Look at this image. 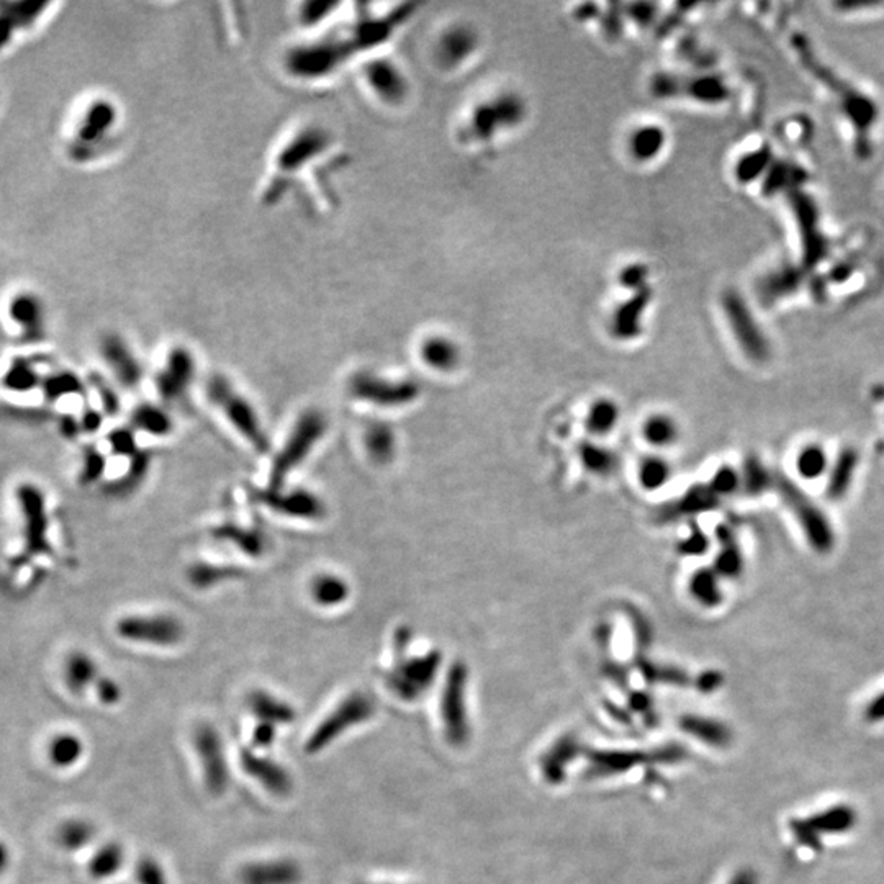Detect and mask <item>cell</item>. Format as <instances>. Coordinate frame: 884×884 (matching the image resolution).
Here are the masks:
<instances>
[{
    "mask_svg": "<svg viewBox=\"0 0 884 884\" xmlns=\"http://www.w3.org/2000/svg\"><path fill=\"white\" fill-rule=\"evenodd\" d=\"M52 4H33V2H15L4 4V46L15 42L19 35L30 33L36 28L38 21L46 15V11L52 9Z\"/></svg>",
    "mask_w": 884,
    "mask_h": 884,
    "instance_id": "18",
    "label": "cell"
},
{
    "mask_svg": "<svg viewBox=\"0 0 884 884\" xmlns=\"http://www.w3.org/2000/svg\"><path fill=\"white\" fill-rule=\"evenodd\" d=\"M364 448L377 464L384 466L395 458L396 437L392 427L384 423H372L365 429Z\"/></svg>",
    "mask_w": 884,
    "mask_h": 884,
    "instance_id": "25",
    "label": "cell"
},
{
    "mask_svg": "<svg viewBox=\"0 0 884 884\" xmlns=\"http://www.w3.org/2000/svg\"><path fill=\"white\" fill-rule=\"evenodd\" d=\"M108 444L118 456H135L138 452L136 444L135 429L133 427H118L114 429L108 436Z\"/></svg>",
    "mask_w": 884,
    "mask_h": 884,
    "instance_id": "43",
    "label": "cell"
},
{
    "mask_svg": "<svg viewBox=\"0 0 884 884\" xmlns=\"http://www.w3.org/2000/svg\"><path fill=\"white\" fill-rule=\"evenodd\" d=\"M308 594L318 608L334 609L349 600L351 586L336 573H316L308 585Z\"/></svg>",
    "mask_w": 884,
    "mask_h": 884,
    "instance_id": "20",
    "label": "cell"
},
{
    "mask_svg": "<svg viewBox=\"0 0 884 884\" xmlns=\"http://www.w3.org/2000/svg\"><path fill=\"white\" fill-rule=\"evenodd\" d=\"M642 434L645 441L654 448H668L675 442L680 433L673 418L654 415L645 421Z\"/></svg>",
    "mask_w": 884,
    "mask_h": 884,
    "instance_id": "33",
    "label": "cell"
},
{
    "mask_svg": "<svg viewBox=\"0 0 884 884\" xmlns=\"http://www.w3.org/2000/svg\"><path fill=\"white\" fill-rule=\"evenodd\" d=\"M364 79L369 87L374 91V94L386 100L392 99L395 100L396 97L402 94L400 85L403 83L395 68H392V64L384 61L367 64V68H364Z\"/></svg>",
    "mask_w": 884,
    "mask_h": 884,
    "instance_id": "24",
    "label": "cell"
},
{
    "mask_svg": "<svg viewBox=\"0 0 884 884\" xmlns=\"http://www.w3.org/2000/svg\"><path fill=\"white\" fill-rule=\"evenodd\" d=\"M302 866L291 858L251 862L240 872L241 884H302Z\"/></svg>",
    "mask_w": 884,
    "mask_h": 884,
    "instance_id": "15",
    "label": "cell"
},
{
    "mask_svg": "<svg viewBox=\"0 0 884 884\" xmlns=\"http://www.w3.org/2000/svg\"><path fill=\"white\" fill-rule=\"evenodd\" d=\"M246 705L251 714L258 719V722H266L272 726H289L297 719V711L285 699L275 697L267 689H252Z\"/></svg>",
    "mask_w": 884,
    "mask_h": 884,
    "instance_id": "16",
    "label": "cell"
},
{
    "mask_svg": "<svg viewBox=\"0 0 884 884\" xmlns=\"http://www.w3.org/2000/svg\"><path fill=\"white\" fill-rule=\"evenodd\" d=\"M151 460L153 456L147 450H138L131 458V467L128 470V474L114 485L115 493H130L131 490L136 489L145 480Z\"/></svg>",
    "mask_w": 884,
    "mask_h": 884,
    "instance_id": "39",
    "label": "cell"
},
{
    "mask_svg": "<svg viewBox=\"0 0 884 884\" xmlns=\"http://www.w3.org/2000/svg\"><path fill=\"white\" fill-rule=\"evenodd\" d=\"M240 763L241 769L248 776L258 781L264 790L274 796L285 798L293 790L291 771L277 760L271 759L267 755H259L256 750L246 747L241 750Z\"/></svg>",
    "mask_w": 884,
    "mask_h": 884,
    "instance_id": "13",
    "label": "cell"
},
{
    "mask_svg": "<svg viewBox=\"0 0 884 884\" xmlns=\"http://www.w3.org/2000/svg\"><path fill=\"white\" fill-rule=\"evenodd\" d=\"M130 423L135 431H141L149 436L166 437L172 433V418L163 406L143 403L136 406L130 417Z\"/></svg>",
    "mask_w": 884,
    "mask_h": 884,
    "instance_id": "22",
    "label": "cell"
},
{
    "mask_svg": "<svg viewBox=\"0 0 884 884\" xmlns=\"http://www.w3.org/2000/svg\"><path fill=\"white\" fill-rule=\"evenodd\" d=\"M60 431L63 436L68 437V439H73V437L79 436L81 431H83V425H81V419H76L74 417H64L60 423Z\"/></svg>",
    "mask_w": 884,
    "mask_h": 884,
    "instance_id": "51",
    "label": "cell"
},
{
    "mask_svg": "<svg viewBox=\"0 0 884 884\" xmlns=\"http://www.w3.org/2000/svg\"><path fill=\"white\" fill-rule=\"evenodd\" d=\"M115 634L130 644L169 649L182 642L186 629L172 614H128L116 621Z\"/></svg>",
    "mask_w": 884,
    "mask_h": 884,
    "instance_id": "4",
    "label": "cell"
},
{
    "mask_svg": "<svg viewBox=\"0 0 884 884\" xmlns=\"http://www.w3.org/2000/svg\"><path fill=\"white\" fill-rule=\"evenodd\" d=\"M240 570L228 565L200 562L188 570V580L195 588H209L238 578Z\"/></svg>",
    "mask_w": 884,
    "mask_h": 884,
    "instance_id": "32",
    "label": "cell"
},
{
    "mask_svg": "<svg viewBox=\"0 0 884 884\" xmlns=\"http://www.w3.org/2000/svg\"><path fill=\"white\" fill-rule=\"evenodd\" d=\"M580 458L585 468L598 477L613 475L619 466V458L611 449L601 448L592 442L582 444Z\"/></svg>",
    "mask_w": 884,
    "mask_h": 884,
    "instance_id": "31",
    "label": "cell"
},
{
    "mask_svg": "<svg viewBox=\"0 0 884 884\" xmlns=\"http://www.w3.org/2000/svg\"><path fill=\"white\" fill-rule=\"evenodd\" d=\"M421 357L431 369L439 372H449L456 369V365L458 364V346L450 339L434 336L423 344Z\"/></svg>",
    "mask_w": 884,
    "mask_h": 884,
    "instance_id": "26",
    "label": "cell"
},
{
    "mask_svg": "<svg viewBox=\"0 0 884 884\" xmlns=\"http://www.w3.org/2000/svg\"><path fill=\"white\" fill-rule=\"evenodd\" d=\"M689 593L703 606H718L722 600L718 575L711 570H699L693 573L689 580Z\"/></svg>",
    "mask_w": 884,
    "mask_h": 884,
    "instance_id": "35",
    "label": "cell"
},
{
    "mask_svg": "<svg viewBox=\"0 0 884 884\" xmlns=\"http://www.w3.org/2000/svg\"><path fill=\"white\" fill-rule=\"evenodd\" d=\"M829 467L827 452L819 444H809L796 458V470L802 479L816 480Z\"/></svg>",
    "mask_w": 884,
    "mask_h": 884,
    "instance_id": "36",
    "label": "cell"
},
{
    "mask_svg": "<svg viewBox=\"0 0 884 884\" xmlns=\"http://www.w3.org/2000/svg\"><path fill=\"white\" fill-rule=\"evenodd\" d=\"M95 833L97 831H95L94 824H91L85 819L74 817V819H68L60 825L58 832H56V839L64 850L76 852V850H83L84 847H87L89 843L92 842L95 839Z\"/></svg>",
    "mask_w": 884,
    "mask_h": 884,
    "instance_id": "29",
    "label": "cell"
},
{
    "mask_svg": "<svg viewBox=\"0 0 884 884\" xmlns=\"http://www.w3.org/2000/svg\"><path fill=\"white\" fill-rule=\"evenodd\" d=\"M100 355L116 382L126 388H135L143 378V367L130 344L123 338L110 334L100 343Z\"/></svg>",
    "mask_w": 884,
    "mask_h": 884,
    "instance_id": "14",
    "label": "cell"
},
{
    "mask_svg": "<svg viewBox=\"0 0 884 884\" xmlns=\"http://www.w3.org/2000/svg\"><path fill=\"white\" fill-rule=\"evenodd\" d=\"M374 706L370 699L362 693H353L343 699L333 713H330L326 718L313 730L312 736L305 744L307 753H318L326 749L330 744L339 736H343L347 729L357 726L364 722L372 716Z\"/></svg>",
    "mask_w": 884,
    "mask_h": 884,
    "instance_id": "6",
    "label": "cell"
},
{
    "mask_svg": "<svg viewBox=\"0 0 884 884\" xmlns=\"http://www.w3.org/2000/svg\"><path fill=\"white\" fill-rule=\"evenodd\" d=\"M195 357L184 346H176L167 354L163 369L157 372L156 390L164 402H177L187 395L195 378Z\"/></svg>",
    "mask_w": 884,
    "mask_h": 884,
    "instance_id": "11",
    "label": "cell"
},
{
    "mask_svg": "<svg viewBox=\"0 0 884 884\" xmlns=\"http://www.w3.org/2000/svg\"><path fill=\"white\" fill-rule=\"evenodd\" d=\"M275 740H277V726L258 722L256 728L252 729L250 747L252 750L271 749Z\"/></svg>",
    "mask_w": 884,
    "mask_h": 884,
    "instance_id": "45",
    "label": "cell"
},
{
    "mask_svg": "<svg viewBox=\"0 0 884 884\" xmlns=\"http://www.w3.org/2000/svg\"><path fill=\"white\" fill-rule=\"evenodd\" d=\"M737 485H739V477H737L736 470L721 468L713 479L711 489L718 493H730L732 490L737 489Z\"/></svg>",
    "mask_w": 884,
    "mask_h": 884,
    "instance_id": "49",
    "label": "cell"
},
{
    "mask_svg": "<svg viewBox=\"0 0 884 884\" xmlns=\"http://www.w3.org/2000/svg\"><path fill=\"white\" fill-rule=\"evenodd\" d=\"M83 755V740L69 732L52 737L48 745V759L56 769H71Z\"/></svg>",
    "mask_w": 884,
    "mask_h": 884,
    "instance_id": "28",
    "label": "cell"
},
{
    "mask_svg": "<svg viewBox=\"0 0 884 884\" xmlns=\"http://www.w3.org/2000/svg\"><path fill=\"white\" fill-rule=\"evenodd\" d=\"M211 532L215 539L233 544L248 557H260L266 551V539L258 530L240 528L236 524H221Z\"/></svg>",
    "mask_w": 884,
    "mask_h": 884,
    "instance_id": "23",
    "label": "cell"
},
{
    "mask_svg": "<svg viewBox=\"0 0 884 884\" xmlns=\"http://www.w3.org/2000/svg\"><path fill=\"white\" fill-rule=\"evenodd\" d=\"M102 423H104V417L97 411V410H87L81 417V425H83V431L85 433H92L94 434L95 431H99L102 427Z\"/></svg>",
    "mask_w": 884,
    "mask_h": 884,
    "instance_id": "50",
    "label": "cell"
},
{
    "mask_svg": "<svg viewBox=\"0 0 884 884\" xmlns=\"http://www.w3.org/2000/svg\"><path fill=\"white\" fill-rule=\"evenodd\" d=\"M639 483L645 490L662 489L672 477V468L662 458H645L639 466Z\"/></svg>",
    "mask_w": 884,
    "mask_h": 884,
    "instance_id": "38",
    "label": "cell"
},
{
    "mask_svg": "<svg viewBox=\"0 0 884 884\" xmlns=\"http://www.w3.org/2000/svg\"><path fill=\"white\" fill-rule=\"evenodd\" d=\"M256 498L272 513L291 520L320 521L326 516L324 501L310 490L264 489L256 493Z\"/></svg>",
    "mask_w": 884,
    "mask_h": 884,
    "instance_id": "10",
    "label": "cell"
},
{
    "mask_svg": "<svg viewBox=\"0 0 884 884\" xmlns=\"http://www.w3.org/2000/svg\"><path fill=\"white\" fill-rule=\"evenodd\" d=\"M135 878L138 884H169L163 866L153 856H143L138 860Z\"/></svg>",
    "mask_w": 884,
    "mask_h": 884,
    "instance_id": "42",
    "label": "cell"
},
{
    "mask_svg": "<svg viewBox=\"0 0 884 884\" xmlns=\"http://www.w3.org/2000/svg\"><path fill=\"white\" fill-rule=\"evenodd\" d=\"M328 419L320 410H305L293 423L291 433L272 460L267 489L282 490L291 474L305 464L326 436Z\"/></svg>",
    "mask_w": 884,
    "mask_h": 884,
    "instance_id": "2",
    "label": "cell"
},
{
    "mask_svg": "<svg viewBox=\"0 0 884 884\" xmlns=\"http://www.w3.org/2000/svg\"><path fill=\"white\" fill-rule=\"evenodd\" d=\"M728 302L729 318H730L732 328H734L742 347L745 349V353H749L750 357H753L757 361L765 359L767 357V343L759 333L757 326L750 320L749 313L744 312L742 305L736 297Z\"/></svg>",
    "mask_w": 884,
    "mask_h": 884,
    "instance_id": "21",
    "label": "cell"
},
{
    "mask_svg": "<svg viewBox=\"0 0 884 884\" xmlns=\"http://www.w3.org/2000/svg\"><path fill=\"white\" fill-rule=\"evenodd\" d=\"M94 687L97 697L107 706H114L122 699V688L110 676H99Z\"/></svg>",
    "mask_w": 884,
    "mask_h": 884,
    "instance_id": "44",
    "label": "cell"
},
{
    "mask_svg": "<svg viewBox=\"0 0 884 884\" xmlns=\"http://www.w3.org/2000/svg\"><path fill=\"white\" fill-rule=\"evenodd\" d=\"M855 466H856L855 452L845 450L842 456H840V460H839L837 467L833 468L832 477H831L829 491H831L832 497H839V495H842L845 490L848 489V485L852 482Z\"/></svg>",
    "mask_w": 884,
    "mask_h": 884,
    "instance_id": "40",
    "label": "cell"
},
{
    "mask_svg": "<svg viewBox=\"0 0 884 884\" xmlns=\"http://www.w3.org/2000/svg\"><path fill=\"white\" fill-rule=\"evenodd\" d=\"M719 573H724V575H737L742 567V561H740L739 549L736 546H729V547H724V551L719 552L718 561Z\"/></svg>",
    "mask_w": 884,
    "mask_h": 884,
    "instance_id": "46",
    "label": "cell"
},
{
    "mask_svg": "<svg viewBox=\"0 0 884 884\" xmlns=\"http://www.w3.org/2000/svg\"><path fill=\"white\" fill-rule=\"evenodd\" d=\"M192 744L200 760L205 788L213 796L223 794L228 790L229 765L219 730L211 724H198L192 734Z\"/></svg>",
    "mask_w": 884,
    "mask_h": 884,
    "instance_id": "8",
    "label": "cell"
},
{
    "mask_svg": "<svg viewBox=\"0 0 884 884\" xmlns=\"http://www.w3.org/2000/svg\"><path fill=\"white\" fill-rule=\"evenodd\" d=\"M44 315L43 302L33 291H15L7 300V316L17 328L21 343H42L46 334Z\"/></svg>",
    "mask_w": 884,
    "mask_h": 884,
    "instance_id": "12",
    "label": "cell"
},
{
    "mask_svg": "<svg viewBox=\"0 0 884 884\" xmlns=\"http://www.w3.org/2000/svg\"><path fill=\"white\" fill-rule=\"evenodd\" d=\"M349 394L355 400L378 408H402L417 400L419 390L413 382L390 380L378 375L361 372L349 380Z\"/></svg>",
    "mask_w": 884,
    "mask_h": 884,
    "instance_id": "9",
    "label": "cell"
},
{
    "mask_svg": "<svg viewBox=\"0 0 884 884\" xmlns=\"http://www.w3.org/2000/svg\"><path fill=\"white\" fill-rule=\"evenodd\" d=\"M94 386L97 388V392H99L100 400H102L105 413L107 415H115L120 410V398H118V395L115 394L110 386L105 384L100 377H94Z\"/></svg>",
    "mask_w": 884,
    "mask_h": 884,
    "instance_id": "48",
    "label": "cell"
},
{
    "mask_svg": "<svg viewBox=\"0 0 884 884\" xmlns=\"http://www.w3.org/2000/svg\"><path fill=\"white\" fill-rule=\"evenodd\" d=\"M17 503L23 522V547L28 555H52L50 518L46 498L33 483H21L17 489Z\"/></svg>",
    "mask_w": 884,
    "mask_h": 884,
    "instance_id": "5",
    "label": "cell"
},
{
    "mask_svg": "<svg viewBox=\"0 0 884 884\" xmlns=\"http://www.w3.org/2000/svg\"><path fill=\"white\" fill-rule=\"evenodd\" d=\"M120 116L116 105L104 97H94L74 115L66 138L68 156L77 164L102 159L116 146Z\"/></svg>",
    "mask_w": 884,
    "mask_h": 884,
    "instance_id": "1",
    "label": "cell"
},
{
    "mask_svg": "<svg viewBox=\"0 0 884 884\" xmlns=\"http://www.w3.org/2000/svg\"><path fill=\"white\" fill-rule=\"evenodd\" d=\"M42 388L50 402H56L66 395L83 394L84 384L77 375H74L69 370H63V372L46 377L43 380Z\"/></svg>",
    "mask_w": 884,
    "mask_h": 884,
    "instance_id": "37",
    "label": "cell"
},
{
    "mask_svg": "<svg viewBox=\"0 0 884 884\" xmlns=\"http://www.w3.org/2000/svg\"><path fill=\"white\" fill-rule=\"evenodd\" d=\"M64 685L74 697H83L99 680V665L94 657L83 650H74L66 657L63 666Z\"/></svg>",
    "mask_w": 884,
    "mask_h": 884,
    "instance_id": "19",
    "label": "cell"
},
{
    "mask_svg": "<svg viewBox=\"0 0 884 884\" xmlns=\"http://www.w3.org/2000/svg\"><path fill=\"white\" fill-rule=\"evenodd\" d=\"M207 396L211 405L228 421L251 448L259 454H267L271 441L260 423L259 415L246 396L229 382L225 375H213L207 384Z\"/></svg>",
    "mask_w": 884,
    "mask_h": 884,
    "instance_id": "3",
    "label": "cell"
},
{
    "mask_svg": "<svg viewBox=\"0 0 884 884\" xmlns=\"http://www.w3.org/2000/svg\"><path fill=\"white\" fill-rule=\"evenodd\" d=\"M439 662L441 658L437 654H427L421 658H411L408 662H402L394 668L390 675V683L402 693L427 687L436 675Z\"/></svg>",
    "mask_w": 884,
    "mask_h": 884,
    "instance_id": "17",
    "label": "cell"
},
{
    "mask_svg": "<svg viewBox=\"0 0 884 884\" xmlns=\"http://www.w3.org/2000/svg\"><path fill=\"white\" fill-rule=\"evenodd\" d=\"M776 487L784 505H788L791 513L800 522L806 539L812 547L819 552L831 551L833 546L832 526L827 516H824L821 508L788 479L778 480Z\"/></svg>",
    "mask_w": 884,
    "mask_h": 884,
    "instance_id": "7",
    "label": "cell"
},
{
    "mask_svg": "<svg viewBox=\"0 0 884 884\" xmlns=\"http://www.w3.org/2000/svg\"><path fill=\"white\" fill-rule=\"evenodd\" d=\"M619 423V406L609 398H600L590 406L586 429L594 436H608Z\"/></svg>",
    "mask_w": 884,
    "mask_h": 884,
    "instance_id": "30",
    "label": "cell"
},
{
    "mask_svg": "<svg viewBox=\"0 0 884 884\" xmlns=\"http://www.w3.org/2000/svg\"><path fill=\"white\" fill-rule=\"evenodd\" d=\"M681 547L685 549L683 552H687V553H701L703 549L706 547V539H705V536H703V534H695V532H693V534L689 536V539H688L687 542H683V546H681Z\"/></svg>",
    "mask_w": 884,
    "mask_h": 884,
    "instance_id": "52",
    "label": "cell"
},
{
    "mask_svg": "<svg viewBox=\"0 0 884 884\" xmlns=\"http://www.w3.org/2000/svg\"><path fill=\"white\" fill-rule=\"evenodd\" d=\"M658 145H660V133L654 128L641 130L634 139L635 151L639 156H647L649 153H654L658 149Z\"/></svg>",
    "mask_w": 884,
    "mask_h": 884,
    "instance_id": "47",
    "label": "cell"
},
{
    "mask_svg": "<svg viewBox=\"0 0 884 884\" xmlns=\"http://www.w3.org/2000/svg\"><path fill=\"white\" fill-rule=\"evenodd\" d=\"M125 864V850L120 843L108 842L102 845L94 856L89 860V874L94 880H108L122 870Z\"/></svg>",
    "mask_w": 884,
    "mask_h": 884,
    "instance_id": "27",
    "label": "cell"
},
{
    "mask_svg": "<svg viewBox=\"0 0 884 884\" xmlns=\"http://www.w3.org/2000/svg\"><path fill=\"white\" fill-rule=\"evenodd\" d=\"M105 458L95 448H87L84 450L83 466L79 472L81 483H94L104 475Z\"/></svg>",
    "mask_w": 884,
    "mask_h": 884,
    "instance_id": "41",
    "label": "cell"
},
{
    "mask_svg": "<svg viewBox=\"0 0 884 884\" xmlns=\"http://www.w3.org/2000/svg\"><path fill=\"white\" fill-rule=\"evenodd\" d=\"M42 377L36 369L25 359H15L4 377V386L12 392H30L36 386H42Z\"/></svg>",
    "mask_w": 884,
    "mask_h": 884,
    "instance_id": "34",
    "label": "cell"
}]
</instances>
